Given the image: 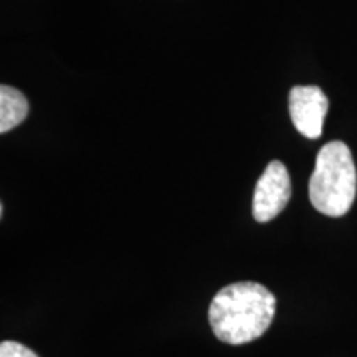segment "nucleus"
Segmentation results:
<instances>
[{
    "label": "nucleus",
    "mask_w": 357,
    "mask_h": 357,
    "mask_svg": "<svg viewBox=\"0 0 357 357\" xmlns=\"http://www.w3.org/2000/svg\"><path fill=\"white\" fill-rule=\"evenodd\" d=\"M29 109V101L24 93L7 84L0 86V132L6 134L24 123Z\"/></svg>",
    "instance_id": "39448f33"
},
{
    "label": "nucleus",
    "mask_w": 357,
    "mask_h": 357,
    "mask_svg": "<svg viewBox=\"0 0 357 357\" xmlns=\"http://www.w3.org/2000/svg\"><path fill=\"white\" fill-rule=\"evenodd\" d=\"M0 357H38L32 349L15 341H3L0 344Z\"/></svg>",
    "instance_id": "423d86ee"
},
{
    "label": "nucleus",
    "mask_w": 357,
    "mask_h": 357,
    "mask_svg": "<svg viewBox=\"0 0 357 357\" xmlns=\"http://www.w3.org/2000/svg\"><path fill=\"white\" fill-rule=\"evenodd\" d=\"M328 98L319 86H294L289 91V116L298 132L307 139H318L328 113Z\"/></svg>",
    "instance_id": "20e7f679"
},
{
    "label": "nucleus",
    "mask_w": 357,
    "mask_h": 357,
    "mask_svg": "<svg viewBox=\"0 0 357 357\" xmlns=\"http://www.w3.org/2000/svg\"><path fill=\"white\" fill-rule=\"evenodd\" d=\"M357 190L354 159L344 142L331 141L321 147L310 178V200L328 217H342L351 211Z\"/></svg>",
    "instance_id": "f03ea898"
},
{
    "label": "nucleus",
    "mask_w": 357,
    "mask_h": 357,
    "mask_svg": "<svg viewBox=\"0 0 357 357\" xmlns=\"http://www.w3.org/2000/svg\"><path fill=\"white\" fill-rule=\"evenodd\" d=\"M289 197H291V178L288 169L280 160H271L255 187V195H253L255 220L260 223L273 220L287 207Z\"/></svg>",
    "instance_id": "7ed1b4c3"
},
{
    "label": "nucleus",
    "mask_w": 357,
    "mask_h": 357,
    "mask_svg": "<svg viewBox=\"0 0 357 357\" xmlns=\"http://www.w3.org/2000/svg\"><path fill=\"white\" fill-rule=\"evenodd\" d=\"M276 300L270 289L253 281L222 288L208 307V323L220 341L231 346L252 342L273 321Z\"/></svg>",
    "instance_id": "f257e3e1"
}]
</instances>
